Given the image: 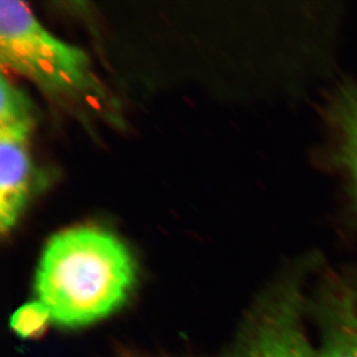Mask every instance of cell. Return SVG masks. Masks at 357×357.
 Segmentation results:
<instances>
[{
    "label": "cell",
    "instance_id": "6da1fadb",
    "mask_svg": "<svg viewBox=\"0 0 357 357\" xmlns=\"http://www.w3.org/2000/svg\"><path fill=\"white\" fill-rule=\"evenodd\" d=\"M135 278V259L119 237L98 227L78 226L47 241L35 288L51 321L78 327L119 309Z\"/></svg>",
    "mask_w": 357,
    "mask_h": 357
},
{
    "label": "cell",
    "instance_id": "52a82bcc",
    "mask_svg": "<svg viewBox=\"0 0 357 357\" xmlns=\"http://www.w3.org/2000/svg\"><path fill=\"white\" fill-rule=\"evenodd\" d=\"M51 320L47 309L38 300L19 307L10 320V326L20 337H36Z\"/></svg>",
    "mask_w": 357,
    "mask_h": 357
},
{
    "label": "cell",
    "instance_id": "5b68a950",
    "mask_svg": "<svg viewBox=\"0 0 357 357\" xmlns=\"http://www.w3.org/2000/svg\"><path fill=\"white\" fill-rule=\"evenodd\" d=\"M320 357H357V268L323 267L307 295Z\"/></svg>",
    "mask_w": 357,
    "mask_h": 357
},
{
    "label": "cell",
    "instance_id": "277c9868",
    "mask_svg": "<svg viewBox=\"0 0 357 357\" xmlns=\"http://www.w3.org/2000/svg\"><path fill=\"white\" fill-rule=\"evenodd\" d=\"M0 229H13L31 188V135L34 114L24 91L5 75L0 80Z\"/></svg>",
    "mask_w": 357,
    "mask_h": 357
},
{
    "label": "cell",
    "instance_id": "3957f363",
    "mask_svg": "<svg viewBox=\"0 0 357 357\" xmlns=\"http://www.w3.org/2000/svg\"><path fill=\"white\" fill-rule=\"evenodd\" d=\"M320 266L316 256L287 264L257 304L234 357H320L307 314L309 288Z\"/></svg>",
    "mask_w": 357,
    "mask_h": 357
},
{
    "label": "cell",
    "instance_id": "7a4b0ae2",
    "mask_svg": "<svg viewBox=\"0 0 357 357\" xmlns=\"http://www.w3.org/2000/svg\"><path fill=\"white\" fill-rule=\"evenodd\" d=\"M0 59L49 94L77 98L98 84L87 54L52 34L24 3H0Z\"/></svg>",
    "mask_w": 357,
    "mask_h": 357
},
{
    "label": "cell",
    "instance_id": "8992f818",
    "mask_svg": "<svg viewBox=\"0 0 357 357\" xmlns=\"http://www.w3.org/2000/svg\"><path fill=\"white\" fill-rule=\"evenodd\" d=\"M331 159L344 176L351 209L357 216V87L346 84L333 95L328 108Z\"/></svg>",
    "mask_w": 357,
    "mask_h": 357
}]
</instances>
